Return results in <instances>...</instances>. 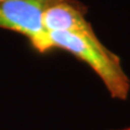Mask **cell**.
<instances>
[{
  "label": "cell",
  "instance_id": "277c9868",
  "mask_svg": "<svg viewBox=\"0 0 130 130\" xmlns=\"http://www.w3.org/2000/svg\"><path fill=\"white\" fill-rule=\"evenodd\" d=\"M6 1H10V0H0V3H1V2H6Z\"/></svg>",
  "mask_w": 130,
  "mask_h": 130
},
{
  "label": "cell",
  "instance_id": "7a4b0ae2",
  "mask_svg": "<svg viewBox=\"0 0 130 130\" xmlns=\"http://www.w3.org/2000/svg\"><path fill=\"white\" fill-rule=\"evenodd\" d=\"M61 0H10L0 3V28L15 31L28 39L39 53L53 50L42 15L48 7Z\"/></svg>",
  "mask_w": 130,
  "mask_h": 130
},
{
  "label": "cell",
  "instance_id": "6da1fadb",
  "mask_svg": "<svg viewBox=\"0 0 130 130\" xmlns=\"http://www.w3.org/2000/svg\"><path fill=\"white\" fill-rule=\"evenodd\" d=\"M54 49L67 51L86 63L113 99L126 101L130 92V79L125 73L120 58L106 48L95 35H74L70 32H49Z\"/></svg>",
  "mask_w": 130,
  "mask_h": 130
},
{
  "label": "cell",
  "instance_id": "5b68a950",
  "mask_svg": "<svg viewBox=\"0 0 130 130\" xmlns=\"http://www.w3.org/2000/svg\"><path fill=\"white\" fill-rule=\"evenodd\" d=\"M118 130H130V128H125V129H118Z\"/></svg>",
  "mask_w": 130,
  "mask_h": 130
},
{
  "label": "cell",
  "instance_id": "3957f363",
  "mask_svg": "<svg viewBox=\"0 0 130 130\" xmlns=\"http://www.w3.org/2000/svg\"><path fill=\"white\" fill-rule=\"evenodd\" d=\"M88 8L78 0H61L48 7L42 15L43 27L48 32L62 31L74 35H95L87 21Z\"/></svg>",
  "mask_w": 130,
  "mask_h": 130
}]
</instances>
